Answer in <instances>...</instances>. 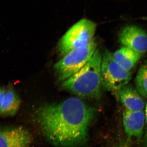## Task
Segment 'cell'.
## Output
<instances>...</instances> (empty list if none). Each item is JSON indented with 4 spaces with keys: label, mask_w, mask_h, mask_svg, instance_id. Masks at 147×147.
<instances>
[{
    "label": "cell",
    "mask_w": 147,
    "mask_h": 147,
    "mask_svg": "<svg viewBox=\"0 0 147 147\" xmlns=\"http://www.w3.org/2000/svg\"><path fill=\"white\" fill-rule=\"evenodd\" d=\"M96 110L79 98L40 106L34 113L43 136L55 146L79 147L86 143L89 129Z\"/></svg>",
    "instance_id": "obj_1"
},
{
    "label": "cell",
    "mask_w": 147,
    "mask_h": 147,
    "mask_svg": "<svg viewBox=\"0 0 147 147\" xmlns=\"http://www.w3.org/2000/svg\"><path fill=\"white\" fill-rule=\"evenodd\" d=\"M102 57L98 49L77 73L64 81L62 87L79 97L97 99L100 96Z\"/></svg>",
    "instance_id": "obj_2"
},
{
    "label": "cell",
    "mask_w": 147,
    "mask_h": 147,
    "mask_svg": "<svg viewBox=\"0 0 147 147\" xmlns=\"http://www.w3.org/2000/svg\"><path fill=\"white\" fill-rule=\"evenodd\" d=\"M94 40L71 50L54 65L58 79L64 81L77 73L87 63L96 50Z\"/></svg>",
    "instance_id": "obj_3"
},
{
    "label": "cell",
    "mask_w": 147,
    "mask_h": 147,
    "mask_svg": "<svg viewBox=\"0 0 147 147\" xmlns=\"http://www.w3.org/2000/svg\"><path fill=\"white\" fill-rule=\"evenodd\" d=\"M96 24L87 19H82L70 28L59 42L58 49L63 56L71 50L89 44L94 40Z\"/></svg>",
    "instance_id": "obj_4"
},
{
    "label": "cell",
    "mask_w": 147,
    "mask_h": 147,
    "mask_svg": "<svg viewBox=\"0 0 147 147\" xmlns=\"http://www.w3.org/2000/svg\"><path fill=\"white\" fill-rule=\"evenodd\" d=\"M131 78L129 71L118 63L108 51L103 53L101 67V85L106 90L116 92L127 85Z\"/></svg>",
    "instance_id": "obj_5"
},
{
    "label": "cell",
    "mask_w": 147,
    "mask_h": 147,
    "mask_svg": "<svg viewBox=\"0 0 147 147\" xmlns=\"http://www.w3.org/2000/svg\"><path fill=\"white\" fill-rule=\"evenodd\" d=\"M32 142L31 134L23 127L0 128V147H30Z\"/></svg>",
    "instance_id": "obj_6"
},
{
    "label": "cell",
    "mask_w": 147,
    "mask_h": 147,
    "mask_svg": "<svg viewBox=\"0 0 147 147\" xmlns=\"http://www.w3.org/2000/svg\"><path fill=\"white\" fill-rule=\"evenodd\" d=\"M122 45L141 55L147 51V33L143 29L135 26L125 27L119 36Z\"/></svg>",
    "instance_id": "obj_7"
},
{
    "label": "cell",
    "mask_w": 147,
    "mask_h": 147,
    "mask_svg": "<svg viewBox=\"0 0 147 147\" xmlns=\"http://www.w3.org/2000/svg\"><path fill=\"white\" fill-rule=\"evenodd\" d=\"M123 116L127 137L130 140H139L143 134L145 113L143 111H133L125 109Z\"/></svg>",
    "instance_id": "obj_8"
},
{
    "label": "cell",
    "mask_w": 147,
    "mask_h": 147,
    "mask_svg": "<svg viewBox=\"0 0 147 147\" xmlns=\"http://www.w3.org/2000/svg\"><path fill=\"white\" fill-rule=\"evenodd\" d=\"M125 109L133 111H143L144 102L139 93L130 85H125L115 92Z\"/></svg>",
    "instance_id": "obj_9"
},
{
    "label": "cell",
    "mask_w": 147,
    "mask_h": 147,
    "mask_svg": "<svg viewBox=\"0 0 147 147\" xmlns=\"http://www.w3.org/2000/svg\"><path fill=\"white\" fill-rule=\"evenodd\" d=\"M21 99L15 90L10 86L6 90L5 95L0 110V116L11 117L16 115L20 108Z\"/></svg>",
    "instance_id": "obj_10"
},
{
    "label": "cell",
    "mask_w": 147,
    "mask_h": 147,
    "mask_svg": "<svg viewBox=\"0 0 147 147\" xmlns=\"http://www.w3.org/2000/svg\"><path fill=\"white\" fill-rule=\"evenodd\" d=\"M114 59L123 67L129 71L141 57L142 55L126 47H123L113 54Z\"/></svg>",
    "instance_id": "obj_11"
},
{
    "label": "cell",
    "mask_w": 147,
    "mask_h": 147,
    "mask_svg": "<svg viewBox=\"0 0 147 147\" xmlns=\"http://www.w3.org/2000/svg\"><path fill=\"white\" fill-rule=\"evenodd\" d=\"M136 84L139 93L144 97H147V65L143 66L139 69Z\"/></svg>",
    "instance_id": "obj_12"
},
{
    "label": "cell",
    "mask_w": 147,
    "mask_h": 147,
    "mask_svg": "<svg viewBox=\"0 0 147 147\" xmlns=\"http://www.w3.org/2000/svg\"><path fill=\"white\" fill-rule=\"evenodd\" d=\"M6 88L4 87H0V110L2 105L3 101L5 95Z\"/></svg>",
    "instance_id": "obj_13"
},
{
    "label": "cell",
    "mask_w": 147,
    "mask_h": 147,
    "mask_svg": "<svg viewBox=\"0 0 147 147\" xmlns=\"http://www.w3.org/2000/svg\"><path fill=\"white\" fill-rule=\"evenodd\" d=\"M145 115H146V119L147 121V103L146 105V111H145Z\"/></svg>",
    "instance_id": "obj_14"
}]
</instances>
